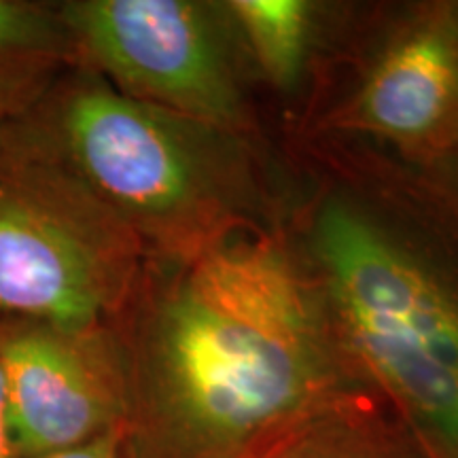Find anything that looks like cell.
Returning <instances> with one entry per match:
<instances>
[{"label": "cell", "mask_w": 458, "mask_h": 458, "mask_svg": "<svg viewBox=\"0 0 458 458\" xmlns=\"http://www.w3.org/2000/svg\"><path fill=\"white\" fill-rule=\"evenodd\" d=\"M0 458H21L20 445H17L13 418H11V405L7 386H4L3 369H0Z\"/></svg>", "instance_id": "13"}, {"label": "cell", "mask_w": 458, "mask_h": 458, "mask_svg": "<svg viewBox=\"0 0 458 458\" xmlns=\"http://www.w3.org/2000/svg\"><path fill=\"white\" fill-rule=\"evenodd\" d=\"M38 458H136V452L131 448L128 427L123 425L91 439V442Z\"/></svg>", "instance_id": "11"}, {"label": "cell", "mask_w": 458, "mask_h": 458, "mask_svg": "<svg viewBox=\"0 0 458 458\" xmlns=\"http://www.w3.org/2000/svg\"><path fill=\"white\" fill-rule=\"evenodd\" d=\"M318 458H391L371 435L354 422Z\"/></svg>", "instance_id": "12"}, {"label": "cell", "mask_w": 458, "mask_h": 458, "mask_svg": "<svg viewBox=\"0 0 458 458\" xmlns=\"http://www.w3.org/2000/svg\"><path fill=\"white\" fill-rule=\"evenodd\" d=\"M145 261L139 238L24 119L0 125V317L113 325Z\"/></svg>", "instance_id": "4"}, {"label": "cell", "mask_w": 458, "mask_h": 458, "mask_svg": "<svg viewBox=\"0 0 458 458\" xmlns=\"http://www.w3.org/2000/svg\"><path fill=\"white\" fill-rule=\"evenodd\" d=\"M136 458H255L352 414V385L308 280L240 229L187 259L147 257L113 323Z\"/></svg>", "instance_id": "1"}, {"label": "cell", "mask_w": 458, "mask_h": 458, "mask_svg": "<svg viewBox=\"0 0 458 458\" xmlns=\"http://www.w3.org/2000/svg\"><path fill=\"white\" fill-rule=\"evenodd\" d=\"M227 13L261 72L278 88H293L310 49L314 7L306 0H233Z\"/></svg>", "instance_id": "9"}, {"label": "cell", "mask_w": 458, "mask_h": 458, "mask_svg": "<svg viewBox=\"0 0 458 458\" xmlns=\"http://www.w3.org/2000/svg\"><path fill=\"white\" fill-rule=\"evenodd\" d=\"M0 369L21 458L74 448L128 422V371L113 325L0 317Z\"/></svg>", "instance_id": "6"}, {"label": "cell", "mask_w": 458, "mask_h": 458, "mask_svg": "<svg viewBox=\"0 0 458 458\" xmlns=\"http://www.w3.org/2000/svg\"><path fill=\"white\" fill-rule=\"evenodd\" d=\"M342 122L422 156L454 145L458 7H433L401 28L344 108Z\"/></svg>", "instance_id": "7"}, {"label": "cell", "mask_w": 458, "mask_h": 458, "mask_svg": "<svg viewBox=\"0 0 458 458\" xmlns=\"http://www.w3.org/2000/svg\"><path fill=\"white\" fill-rule=\"evenodd\" d=\"M77 66L128 98L238 134L246 108L221 11L196 0H62Z\"/></svg>", "instance_id": "5"}, {"label": "cell", "mask_w": 458, "mask_h": 458, "mask_svg": "<svg viewBox=\"0 0 458 458\" xmlns=\"http://www.w3.org/2000/svg\"><path fill=\"white\" fill-rule=\"evenodd\" d=\"M354 422L357 416H337L312 422L286 433L255 458H318Z\"/></svg>", "instance_id": "10"}, {"label": "cell", "mask_w": 458, "mask_h": 458, "mask_svg": "<svg viewBox=\"0 0 458 458\" xmlns=\"http://www.w3.org/2000/svg\"><path fill=\"white\" fill-rule=\"evenodd\" d=\"M74 66L57 3L0 0V125L26 117Z\"/></svg>", "instance_id": "8"}, {"label": "cell", "mask_w": 458, "mask_h": 458, "mask_svg": "<svg viewBox=\"0 0 458 458\" xmlns=\"http://www.w3.org/2000/svg\"><path fill=\"white\" fill-rule=\"evenodd\" d=\"M21 119L147 257L187 259L244 227L250 176L236 134L128 98L83 66Z\"/></svg>", "instance_id": "2"}, {"label": "cell", "mask_w": 458, "mask_h": 458, "mask_svg": "<svg viewBox=\"0 0 458 458\" xmlns=\"http://www.w3.org/2000/svg\"><path fill=\"white\" fill-rule=\"evenodd\" d=\"M342 342L445 458H458V276L357 206L312 229Z\"/></svg>", "instance_id": "3"}]
</instances>
